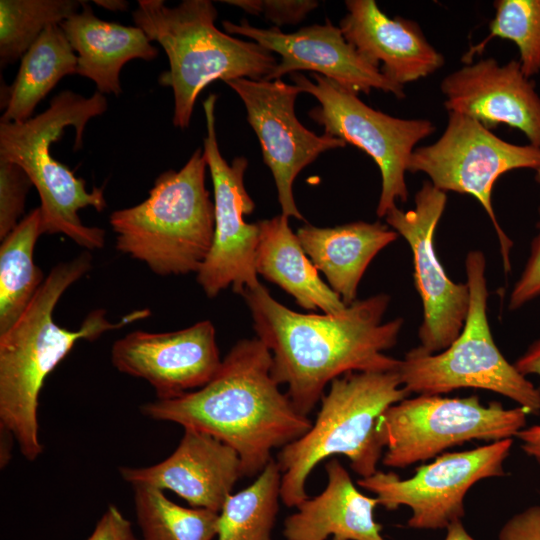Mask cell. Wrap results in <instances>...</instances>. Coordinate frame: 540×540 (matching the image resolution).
Here are the masks:
<instances>
[{
  "instance_id": "cell-1",
  "label": "cell",
  "mask_w": 540,
  "mask_h": 540,
  "mask_svg": "<svg viewBox=\"0 0 540 540\" xmlns=\"http://www.w3.org/2000/svg\"><path fill=\"white\" fill-rule=\"evenodd\" d=\"M256 337L272 354V376L287 386L295 408L308 416L334 379L356 371L395 370L385 354L398 341L403 318L383 322L390 296L357 299L339 314H305L278 302L261 283L241 295Z\"/></svg>"
},
{
  "instance_id": "cell-39",
  "label": "cell",
  "mask_w": 540,
  "mask_h": 540,
  "mask_svg": "<svg viewBox=\"0 0 540 540\" xmlns=\"http://www.w3.org/2000/svg\"><path fill=\"white\" fill-rule=\"evenodd\" d=\"M93 3L113 12L124 11L128 8V2L123 0H94Z\"/></svg>"
},
{
  "instance_id": "cell-18",
  "label": "cell",
  "mask_w": 540,
  "mask_h": 540,
  "mask_svg": "<svg viewBox=\"0 0 540 540\" xmlns=\"http://www.w3.org/2000/svg\"><path fill=\"white\" fill-rule=\"evenodd\" d=\"M440 89L448 112L472 118L488 129L516 128L540 148V96L518 60L500 65L487 58L465 64L448 74Z\"/></svg>"
},
{
  "instance_id": "cell-6",
  "label": "cell",
  "mask_w": 540,
  "mask_h": 540,
  "mask_svg": "<svg viewBox=\"0 0 540 540\" xmlns=\"http://www.w3.org/2000/svg\"><path fill=\"white\" fill-rule=\"evenodd\" d=\"M107 108L106 97L98 91L84 97L65 90L45 111L24 122H0V159L19 165L36 188L43 234H64L88 251L104 246L105 231L83 224L78 212L87 207L102 212L107 206L103 188L87 191L85 180L53 157L51 146L71 126L74 149L81 148L87 123Z\"/></svg>"
},
{
  "instance_id": "cell-38",
  "label": "cell",
  "mask_w": 540,
  "mask_h": 540,
  "mask_svg": "<svg viewBox=\"0 0 540 540\" xmlns=\"http://www.w3.org/2000/svg\"><path fill=\"white\" fill-rule=\"evenodd\" d=\"M444 540H476L464 527L462 520L451 523L446 528V536Z\"/></svg>"
},
{
  "instance_id": "cell-37",
  "label": "cell",
  "mask_w": 540,
  "mask_h": 540,
  "mask_svg": "<svg viewBox=\"0 0 540 540\" xmlns=\"http://www.w3.org/2000/svg\"><path fill=\"white\" fill-rule=\"evenodd\" d=\"M516 437L521 441L522 450L540 465V425L523 428Z\"/></svg>"
},
{
  "instance_id": "cell-23",
  "label": "cell",
  "mask_w": 540,
  "mask_h": 540,
  "mask_svg": "<svg viewBox=\"0 0 540 540\" xmlns=\"http://www.w3.org/2000/svg\"><path fill=\"white\" fill-rule=\"evenodd\" d=\"M297 238L328 285L349 306L357 300L359 283L373 260L398 238V233L381 222L355 221L335 227L305 224Z\"/></svg>"
},
{
  "instance_id": "cell-14",
  "label": "cell",
  "mask_w": 540,
  "mask_h": 540,
  "mask_svg": "<svg viewBox=\"0 0 540 540\" xmlns=\"http://www.w3.org/2000/svg\"><path fill=\"white\" fill-rule=\"evenodd\" d=\"M414 201L413 209L395 206L384 218L411 249L414 285L423 307L419 347L433 354L446 349L461 333L470 293L467 283H455L448 277L435 251L434 234L446 208V192L426 181Z\"/></svg>"
},
{
  "instance_id": "cell-35",
  "label": "cell",
  "mask_w": 540,
  "mask_h": 540,
  "mask_svg": "<svg viewBox=\"0 0 540 540\" xmlns=\"http://www.w3.org/2000/svg\"><path fill=\"white\" fill-rule=\"evenodd\" d=\"M132 535L130 522L116 506L110 505L87 540H129Z\"/></svg>"
},
{
  "instance_id": "cell-11",
  "label": "cell",
  "mask_w": 540,
  "mask_h": 540,
  "mask_svg": "<svg viewBox=\"0 0 540 540\" xmlns=\"http://www.w3.org/2000/svg\"><path fill=\"white\" fill-rule=\"evenodd\" d=\"M447 126L437 141L415 148L407 171L426 174L441 191L469 194L476 198L497 234L503 266L510 270L512 241L498 223L492 205V189L497 179L512 170L540 167V148L507 142L478 121L448 112Z\"/></svg>"
},
{
  "instance_id": "cell-36",
  "label": "cell",
  "mask_w": 540,
  "mask_h": 540,
  "mask_svg": "<svg viewBox=\"0 0 540 540\" xmlns=\"http://www.w3.org/2000/svg\"><path fill=\"white\" fill-rule=\"evenodd\" d=\"M514 365L522 375H537L540 380V339L533 342ZM538 389L540 391V383Z\"/></svg>"
},
{
  "instance_id": "cell-29",
  "label": "cell",
  "mask_w": 540,
  "mask_h": 540,
  "mask_svg": "<svg viewBox=\"0 0 540 540\" xmlns=\"http://www.w3.org/2000/svg\"><path fill=\"white\" fill-rule=\"evenodd\" d=\"M80 0H1L0 63H14L51 25H60L77 13Z\"/></svg>"
},
{
  "instance_id": "cell-12",
  "label": "cell",
  "mask_w": 540,
  "mask_h": 540,
  "mask_svg": "<svg viewBox=\"0 0 540 540\" xmlns=\"http://www.w3.org/2000/svg\"><path fill=\"white\" fill-rule=\"evenodd\" d=\"M216 99L215 94H210L203 102V156L213 183L214 235L210 251L196 273L198 284L209 298L228 287L242 295L260 284L255 265L260 230L258 223L245 221V216L255 209L244 184L248 161L239 156L229 164L222 156L215 127Z\"/></svg>"
},
{
  "instance_id": "cell-31",
  "label": "cell",
  "mask_w": 540,
  "mask_h": 540,
  "mask_svg": "<svg viewBox=\"0 0 540 540\" xmlns=\"http://www.w3.org/2000/svg\"><path fill=\"white\" fill-rule=\"evenodd\" d=\"M32 186L19 165L0 159V240L23 219L26 197Z\"/></svg>"
},
{
  "instance_id": "cell-27",
  "label": "cell",
  "mask_w": 540,
  "mask_h": 540,
  "mask_svg": "<svg viewBox=\"0 0 540 540\" xmlns=\"http://www.w3.org/2000/svg\"><path fill=\"white\" fill-rule=\"evenodd\" d=\"M282 473L275 459L219 511L217 540H271L281 500Z\"/></svg>"
},
{
  "instance_id": "cell-9",
  "label": "cell",
  "mask_w": 540,
  "mask_h": 540,
  "mask_svg": "<svg viewBox=\"0 0 540 540\" xmlns=\"http://www.w3.org/2000/svg\"><path fill=\"white\" fill-rule=\"evenodd\" d=\"M527 414L520 406L483 404L476 395L406 398L379 418L378 432L386 449L381 460L387 467L404 468L472 440L512 439L525 428Z\"/></svg>"
},
{
  "instance_id": "cell-4",
  "label": "cell",
  "mask_w": 540,
  "mask_h": 540,
  "mask_svg": "<svg viewBox=\"0 0 540 540\" xmlns=\"http://www.w3.org/2000/svg\"><path fill=\"white\" fill-rule=\"evenodd\" d=\"M132 18L167 54L169 69L159 83L173 91L172 121L181 129L189 127L199 94L213 81L267 80L278 65L258 43L220 31L209 0H184L175 7L162 0H139Z\"/></svg>"
},
{
  "instance_id": "cell-2",
  "label": "cell",
  "mask_w": 540,
  "mask_h": 540,
  "mask_svg": "<svg viewBox=\"0 0 540 540\" xmlns=\"http://www.w3.org/2000/svg\"><path fill=\"white\" fill-rule=\"evenodd\" d=\"M140 411L229 445L240 457L243 477L258 475L275 449L300 438L313 423L280 390L272 376V354L257 337L238 341L203 387L148 402Z\"/></svg>"
},
{
  "instance_id": "cell-13",
  "label": "cell",
  "mask_w": 540,
  "mask_h": 540,
  "mask_svg": "<svg viewBox=\"0 0 540 540\" xmlns=\"http://www.w3.org/2000/svg\"><path fill=\"white\" fill-rule=\"evenodd\" d=\"M512 445L513 439H505L472 450L443 453L419 466L410 478L378 470L358 479L357 485L375 494L379 505L389 511L409 507L410 528L446 529L464 517V499L475 483L505 475L504 462Z\"/></svg>"
},
{
  "instance_id": "cell-3",
  "label": "cell",
  "mask_w": 540,
  "mask_h": 540,
  "mask_svg": "<svg viewBox=\"0 0 540 540\" xmlns=\"http://www.w3.org/2000/svg\"><path fill=\"white\" fill-rule=\"evenodd\" d=\"M91 269L92 255L88 250L55 265L23 314L0 334V429L14 437L28 461L37 459L43 449L38 406L47 376L78 341H95L108 331L150 316V310L145 308L111 322L106 310L95 309L76 330L59 326L53 318L57 303Z\"/></svg>"
},
{
  "instance_id": "cell-24",
  "label": "cell",
  "mask_w": 540,
  "mask_h": 540,
  "mask_svg": "<svg viewBox=\"0 0 540 540\" xmlns=\"http://www.w3.org/2000/svg\"><path fill=\"white\" fill-rule=\"evenodd\" d=\"M256 271L278 285L305 310L342 313L347 306L320 277L283 214L257 222Z\"/></svg>"
},
{
  "instance_id": "cell-30",
  "label": "cell",
  "mask_w": 540,
  "mask_h": 540,
  "mask_svg": "<svg viewBox=\"0 0 540 540\" xmlns=\"http://www.w3.org/2000/svg\"><path fill=\"white\" fill-rule=\"evenodd\" d=\"M495 16L489 23V34L463 55L462 62L470 64L482 53L493 38L515 43L519 63L528 78L540 73V0H496Z\"/></svg>"
},
{
  "instance_id": "cell-22",
  "label": "cell",
  "mask_w": 540,
  "mask_h": 540,
  "mask_svg": "<svg viewBox=\"0 0 540 540\" xmlns=\"http://www.w3.org/2000/svg\"><path fill=\"white\" fill-rule=\"evenodd\" d=\"M60 27L77 53L76 74L92 80L103 95L122 92L119 76L127 62L151 61L158 56V49L141 28L96 17L88 1Z\"/></svg>"
},
{
  "instance_id": "cell-21",
  "label": "cell",
  "mask_w": 540,
  "mask_h": 540,
  "mask_svg": "<svg viewBox=\"0 0 540 540\" xmlns=\"http://www.w3.org/2000/svg\"><path fill=\"white\" fill-rule=\"evenodd\" d=\"M327 485L308 497L283 523L286 540H386L376 522V497H368L354 485L348 471L333 458L325 464Z\"/></svg>"
},
{
  "instance_id": "cell-19",
  "label": "cell",
  "mask_w": 540,
  "mask_h": 540,
  "mask_svg": "<svg viewBox=\"0 0 540 540\" xmlns=\"http://www.w3.org/2000/svg\"><path fill=\"white\" fill-rule=\"evenodd\" d=\"M124 481L134 486L169 490L191 507L219 512L243 477L238 453L219 439L184 429L176 449L163 461L147 467H120Z\"/></svg>"
},
{
  "instance_id": "cell-32",
  "label": "cell",
  "mask_w": 540,
  "mask_h": 540,
  "mask_svg": "<svg viewBox=\"0 0 540 540\" xmlns=\"http://www.w3.org/2000/svg\"><path fill=\"white\" fill-rule=\"evenodd\" d=\"M222 2L236 6L249 14H262L276 24V27L297 24L318 7V2L314 0H224Z\"/></svg>"
},
{
  "instance_id": "cell-33",
  "label": "cell",
  "mask_w": 540,
  "mask_h": 540,
  "mask_svg": "<svg viewBox=\"0 0 540 540\" xmlns=\"http://www.w3.org/2000/svg\"><path fill=\"white\" fill-rule=\"evenodd\" d=\"M537 229L531 243L530 255L510 293L508 307L512 311L540 297V208Z\"/></svg>"
},
{
  "instance_id": "cell-17",
  "label": "cell",
  "mask_w": 540,
  "mask_h": 540,
  "mask_svg": "<svg viewBox=\"0 0 540 540\" xmlns=\"http://www.w3.org/2000/svg\"><path fill=\"white\" fill-rule=\"evenodd\" d=\"M222 25L228 34L251 38L280 56L278 65L266 81L309 70L357 95L377 89L399 99L405 97L403 86L390 81L379 68L369 63L329 19L325 24L306 26L293 33H284L276 26L258 28L245 19L239 24L225 20Z\"/></svg>"
},
{
  "instance_id": "cell-41",
  "label": "cell",
  "mask_w": 540,
  "mask_h": 540,
  "mask_svg": "<svg viewBox=\"0 0 540 540\" xmlns=\"http://www.w3.org/2000/svg\"><path fill=\"white\" fill-rule=\"evenodd\" d=\"M129 540H139V539H137V538L134 536V534H133V535L130 537Z\"/></svg>"
},
{
  "instance_id": "cell-16",
  "label": "cell",
  "mask_w": 540,
  "mask_h": 540,
  "mask_svg": "<svg viewBox=\"0 0 540 540\" xmlns=\"http://www.w3.org/2000/svg\"><path fill=\"white\" fill-rule=\"evenodd\" d=\"M111 361L119 372L147 381L157 399L165 400L206 385L222 359L215 327L203 320L171 332H129L113 343Z\"/></svg>"
},
{
  "instance_id": "cell-28",
  "label": "cell",
  "mask_w": 540,
  "mask_h": 540,
  "mask_svg": "<svg viewBox=\"0 0 540 540\" xmlns=\"http://www.w3.org/2000/svg\"><path fill=\"white\" fill-rule=\"evenodd\" d=\"M132 488L143 540H212L217 536L219 512L183 507L151 486Z\"/></svg>"
},
{
  "instance_id": "cell-8",
  "label": "cell",
  "mask_w": 540,
  "mask_h": 540,
  "mask_svg": "<svg viewBox=\"0 0 540 540\" xmlns=\"http://www.w3.org/2000/svg\"><path fill=\"white\" fill-rule=\"evenodd\" d=\"M469 310L459 336L443 351L426 353L419 346L400 359L398 374L410 393L441 395L460 388L483 389L515 401L529 414H540V391L496 346L487 316L486 260L472 250L465 258Z\"/></svg>"
},
{
  "instance_id": "cell-34",
  "label": "cell",
  "mask_w": 540,
  "mask_h": 540,
  "mask_svg": "<svg viewBox=\"0 0 540 540\" xmlns=\"http://www.w3.org/2000/svg\"><path fill=\"white\" fill-rule=\"evenodd\" d=\"M499 540H540V505L513 515L500 529Z\"/></svg>"
},
{
  "instance_id": "cell-40",
  "label": "cell",
  "mask_w": 540,
  "mask_h": 540,
  "mask_svg": "<svg viewBox=\"0 0 540 540\" xmlns=\"http://www.w3.org/2000/svg\"><path fill=\"white\" fill-rule=\"evenodd\" d=\"M535 180H536V182L538 183V185L540 187V167L536 170Z\"/></svg>"
},
{
  "instance_id": "cell-26",
  "label": "cell",
  "mask_w": 540,
  "mask_h": 540,
  "mask_svg": "<svg viewBox=\"0 0 540 540\" xmlns=\"http://www.w3.org/2000/svg\"><path fill=\"white\" fill-rule=\"evenodd\" d=\"M42 234V214L37 207L1 240L0 334L19 319L46 278L33 260Z\"/></svg>"
},
{
  "instance_id": "cell-20",
  "label": "cell",
  "mask_w": 540,
  "mask_h": 540,
  "mask_svg": "<svg viewBox=\"0 0 540 540\" xmlns=\"http://www.w3.org/2000/svg\"><path fill=\"white\" fill-rule=\"evenodd\" d=\"M339 28L346 40L390 81L404 84L440 69L443 55L426 39L417 22L390 18L374 0H347Z\"/></svg>"
},
{
  "instance_id": "cell-5",
  "label": "cell",
  "mask_w": 540,
  "mask_h": 540,
  "mask_svg": "<svg viewBox=\"0 0 540 540\" xmlns=\"http://www.w3.org/2000/svg\"><path fill=\"white\" fill-rule=\"evenodd\" d=\"M410 394L402 386L398 368L349 372L334 379L310 429L277 455L281 502L295 508L307 499L309 475L321 461L335 455L345 456L361 478L377 472L384 449L379 418Z\"/></svg>"
},
{
  "instance_id": "cell-7",
  "label": "cell",
  "mask_w": 540,
  "mask_h": 540,
  "mask_svg": "<svg viewBox=\"0 0 540 540\" xmlns=\"http://www.w3.org/2000/svg\"><path fill=\"white\" fill-rule=\"evenodd\" d=\"M207 168L198 148L180 170L161 173L144 201L113 211L116 249L160 276L197 273L214 235Z\"/></svg>"
},
{
  "instance_id": "cell-10",
  "label": "cell",
  "mask_w": 540,
  "mask_h": 540,
  "mask_svg": "<svg viewBox=\"0 0 540 540\" xmlns=\"http://www.w3.org/2000/svg\"><path fill=\"white\" fill-rule=\"evenodd\" d=\"M311 76L314 82L303 74H291L301 92L319 102L309 111L310 118L324 127V133L356 146L374 160L381 173L376 214L385 217L397 201H407L408 160L416 145L435 131L434 124L427 119L390 116L366 105L357 94L330 79L317 73Z\"/></svg>"
},
{
  "instance_id": "cell-15",
  "label": "cell",
  "mask_w": 540,
  "mask_h": 540,
  "mask_svg": "<svg viewBox=\"0 0 540 540\" xmlns=\"http://www.w3.org/2000/svg\"><path fill=\"white\" fill-rule=\"evenodd\" d=\"M242 100L247 121L256 133L264 163L270 169L282 214L304 220L298 210L293 184L297 175L318 156L347 144L323 133L305 128L296 117L295 101L301 89L281 79L238 78L226 82Z\"/></svg>"
},
{
  "instance_id": "cell-25",
  "label": "cell",
  "mask_w": 540,
  "mask_h": 540,
  "mask_svg": "<svg viewBox=\"0 0 540 540\" xmlns=\"http://www.w3.org/2000/svg\"><path fill=\"white\" fill-rule=\"evenodd\" d=\"M77 55L60 25L47 27L21 57L13 83L5 92L3 123L30 118L46 95L65 76L76 74Z\"/></svg>"
}]
</instances>
